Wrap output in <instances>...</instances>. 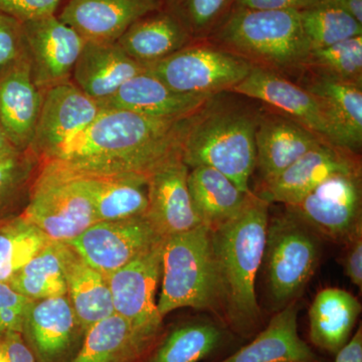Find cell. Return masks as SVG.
Listing matches in <instances>:
<instances>
[{"instance_id": "cell-1", "label": "cell", "mask_w": 362, "mask_h": 362, "mask_svg": "<svg viewBox=\"0 0 362 362\" xmlns=\"http://www.w3.org/2000/svg\"><path fill=\"white\" fill-rule=\"evenodd\" d=\"M185 119L165 120L121 109H102L89 127L45 162L75 173L148 178L164 163L181 156Z\"/></svg>"}, {"instance_id": "cell-2", "label": "cell", "mask_w": 362, "mask_h": 362, "mask_svg": "<svg viewBox=\"0 0 362 362\" xmlns=\"http://www.w3.org/2000/svg\"><path fill=\"white\" fill-rule=\"evenodd\" d=\"M270 202L249 194L242 209L211 230L220 315L240 337H251L261 327L256 277L265 251Z\"/></svg>"}, {"instance_id": "cell-3", "label": "cell", "mask_w": 362, "mask_h": 362, "mask_svg": "<svg viewBox=\"0 0 362 362\" xmlns=\"http://www.w3.org/2000/svg\"><path fill=\"white\" fill-rule=\"evenodd\" d=\"M232 92L207 98L183 121L181 159L188 168L209 166L246 194L256 169V131L263 108Z\"/></svg>"}, {"instance_id": "cell-4", "label": "cell", "mask_w": 362, "mask_h": 362, "mask_svg": "<svg viewBox=\"0 0 362 362\" xmlns=\"http://www.w3.org/2000/svg\"><path fill=\"white\" fill-rule=\"evenodd\" d=\"M252 66L299 77L312 51L299 11H259L235 4L206 39Z\"/></svg>"}, {"instance_id": "cell-5", "label": "cell", "mask_w": 362, "mask_h": 362, "mask_svg": "<svg viewBox=\"0 0 362 362\" xmlns=\"http://www.w3.org/2000/svg\"><path fill=\"white\" fill-rule=\"evenodd\" d=\"M185 307L220 314L211 230L204 225L164 239L157 308L164 318Z\"/></svg>"}, {"instance_id": "cell-6", "label": "cell", "mask_w": 362, "mask_h": 362, "mask_svg": "<svg viewBox=\"0 0 362 362\" xmlns=\"http://www.w3.org/2000/svg\"><path fill=\"white\" fill-rule=\"evenodd\" d=\"M319 239L289 211L269 218L263 259L276 310L295 302L313 277L320 261Z\"/></svg>"}, {"instance_id": "cell-7", "label": "cell", "mask_w": 362, "mask_h": 362, "mask_svg": "<svg viewBox=\"0 0 362 362\" xmlns=\"http://www.w3.org/2000/svg\"><path fill=\"white\" fill-rule=\"evenodd\" d=\"M21 214L52 242L64 244L97 223L92 202L78 178L51 162L40 163Z\"/></svg>"}, {"instance_id": "cell-8", "label": "cell", "mask_w": 362, "mask_h": 362, "mask_svg": "<svg viewBox=\"0 0 362 362\" xmlns=\"http://www.w3.org/2000/svg\"><path fill=\"white\" fill-rule=\"evenodd\" d=\"M246 59L207 40H194L145 71L182 94L211 97L230 92L252 70Z\"/></svg>"}, {"instance_id": "cell-9", "label": "cell", "mask_w": 362, "mask_h": 362, "mask_svg": "<svg viewBox=\"0 0 362 362\" xmlns=\"http://www.w3.org/2000/svg\"><path fill=\"white\" fill-rule=\"evenodd\" d=\"M285 207L319 238L346 245L362 230L361 168L329 176L301 201Z\"/></svg>"}, {"instance_id": "cell-10", "label": "cell", "mask_w": 362, "mask_h": 362, "mask_svg": "<svg viewBox=\"0 0 362 362\" xmlns=\"http://www.w3.org/2000/svg\"><path fill=\"white\" fill-rule=\"evenodd\" d=\"M146 216L97 221L66 243L88 265L108 279L114 272L163 240Z\"/></svg>"}, {"instance_id": "cell-11", "label": "cell", "mask_w": 362, "mask_h": 362, "mask_svg": "<svg viewBox=\"0 0 362 362\" xmlns=\"http://www.w3.org/2000/svg\"><path fill=\"white\" fill-rule=\"evenodd\" d=\"M163 243L164 240L107 279L115 314L153 337H158L163 321L156 302Z\"/></svg>"}, {"instance_id": "cell-12", "label": "cell", "mask_w": 362, "mask_h": 362, "mask_svg": "<svg viewBox=\"0 0 362 362\" xmlns=\"http://www.w3.org/2000/svg\"><path fill=\"white\" fill-rule=\"evenodd\" d=\"M101 111L100 105L71 81L52 86L42 92L30 151L40 163L49 160L65 143L89 127Z\"/></svg>"}, {"instance_id": "cell-13", "label": "cell", "mask_w": 362, "mask_h": 362, "mask_svg": "<svg viewBox=\"0 0 362 362\" xmlns=\"http://www.w3.org/2000/svg\"><path fill=\"white\" fill-rule=\"evenodd\" d=\"M33 82L42 92L71 81L85 40L57 14L21 23Z\"/></svg>"}, {"instance_id": "cell-14", "label": "cell", "mask_w": 362, "mask_h": 362, "mask_svg": "<svg viewBox=\"0 0 362 362\" xmlns=\"http://www.w3.org/2000/svg\"><path fill=\"white\" fill-rule=\"evenodd\" d=\"M21 333L37 362H71L85 337L66 295L32 300Z\"/></svg>"}, {"instance_id": "cell-15", "label": "cell", "mask_w": 362, "mask_h": 362, "mask_svg": "<svg viewBox=\"0 0 362 362\" xmlns=\"http://www.w3.org/2000/svg\"><path fill=\"white\" fill-rule=\"evenodd\" d=\"M230 92L268 105L315 133L324 141L335 145L327 117L317 97L280 74L252 66L247 77Z\"/></svg>"}, {"instance_id": "cell-16", "label": "cell", "mask_w": 362, "mask_h": 362, "mask_svg": "<svg viewBox=\"0 0 362 362\" xmlns=\"http://www.w3.org/2000/svg\"><path fill=\"white\" fill-rule=\"evenodd\" d=\"M42 101V92L33 82L30 58L23 49L0 71V126L18 151L30 148Z\"/></svg>"}, {"instance_id": "cell-17", "label": "cell", "mask_w": 362, "mask_h": 362, "mask_svg": "<svg viewBox=\"0 0 362 362\" xmlns=\"http://www.w3.org/2000/svg\"><path fill=\"white\" fill-rule=\"evenodd\" d=\"M188 173L189 168L177 156L147 178L148 206L145 216L163 239L202 225L188 192Z\"/></svg>"}, {"instance_id": "cell-18", "label": "cell", "mask_w": 362, "mask_h": 362, "mask_svg": "<svg viewBox=\"0 0 362 362\" xmlns=\"http://www.w3.org/2000/svg\"><path fill=\"white\" fill-rule=\"evenodd\" d=\"M361 168L358 154L323 142L297 159L276 180L264 185L259 195L269 202L291 206L329 176Z\"/></svg>"}, {"instance_id": "cell-19", "label": "cell", "mask_w": 362, "mask_h": 362, "mask_svg": "<svg viewBox=\"0 0 362 362\" xmlns=\"http://www.w3.org/2000/svg\"><path fill=\"white\" fill-rule=\"evenodd\" d=\"M162 6V0H66L59 20L85 42H116L138 18Z\"/></svg>"}, {"instance_id": "cell-20", "label": "cell", "mask_w": 362, "mask_h": 362, "mask_svg": "<svg viewBox=\"0 0 362 362\" xmlns=\"http://www.w3.org/2000/svg\"><path fill=\"white\" fill-rule=\"evenodd\" d=\"M323 142L322 138L289 117L263 110L256 131V168L263 185Z\"/></svg>"}, {"instance_id": "cell-21", "label": "cell", "mask_w": 362, "mask_h": 362, "mask_svg": "<svg viewBox=\"0 0 362 362\" xmlns=\"http://www.w3.org/2000/svg\"><path fill=\"white\" fill-rule=\"evenodd\" d=\"M144 71V66L131 59L117 42H85L71 81L101 104Z\"/></svg>"}, {"instance_id": "cell-22", "label": "cell", "mask_w": 362, "mask_h": 362, "mask_svg": "<svg viewBox=\"0 0 362 362\" xmlns=\"http://www.w3.org/2000/svg\"><path fill=\"white\" fill-rule=\"evenodd\" d=\"M207 98L176 92L144 71L99 105L102 109H121L152 118L181 120L192 115Z\"/></svg>"}, {"instance_id": "cell-23", "label": "cell", "mask_w": 362, "mask_h": 362, "mask_svg": "<svg viewBox=\"0 0 362 362\" xmlns=\"http://www.w3.org/2000/svg\"><path fill=\"white\" fill-rule=\"evenodd\" d=\"M192 42L180 21L161 6L138 18L116 42L145 68L168 58Z\"/></svg>"}, {"instance_id": "cell-24", "label": "cell", "mask_w": 362, "mask_h": 362, "mask_svg": "<svg viewBox=\"0 0 362 362\" xmlns=\"http://www.w3.org/2000/svg\"><path fill=\"white\" fill-rule=\"evenodd\" d=\"M295 302L278 310L246 346L220 362H321L298 334Z\"/></svg>"}, {"instance_id": "cell-25", "label": "cell", "mask_w": 362, "mask_h": 362, "mask_svg": "<svg viewBox=\"0 0 362 362\" xmlns=\"http://www.w3.org/2000/svg\"><path fill=\"white\" fill-rule=\"evenodd\" d=\"M68 171L78 178L89 197L97 221L127 220L146 214L148 189L144 176L84 175Z\"/></svg>"}, {"instance_id": "cell-26", "label": "cell", "mask_w": 362, "mask_h": 362, "mask_svg": "<svg viewBox=\"0 0 362 362\" xmlns=\"http://www.w3.org/2000/svg\"><path fill=\"white\" fill-rule=\"evenodd\" d=\"M304 88L320 102L334 144L358 154L362 146V86L311 75Z\"/></svg>"}, {"instance_id": "cell-27", "label": "cell", "mask_w": 362, "mask_h": 362, "mask_svg": "<svg viewBox=\"0 0 362 362\" xmlns=\"http://www.w3.org/2000/svg\"><path fill=\"white\" fill-rule=\"evenodd\" d=\"M66 296L84 333L113 314L108 280L65 244L63 252Z\"/></svg>"}, {"instance_id": "cell-28", "label": "cell", "mask_w": 362, "mask_h": 362, "mask_svg": "<svg viewBox=\"0 0 362 362\" xmlns=\"http://www.w3.org/2000/svg\"><path fill=\"white\" fill-rule=\"evenodd\" d=\"M361 312V305L351 293L340 288L323 289L309 309L312 344L335 356L351 338Z\"/></svg>"}, {"instance_id": "cell-29", "label": "cell", "mask_w": 362, "mask_h": 362, "mask_svg": "<svg viewBox=\"0 0 362 362\" xmlns=\"http://www.w3.org/2000/svg\"><path fill=\"white\" fill-rule=\"evenodd\" d=\"M157 337L138 330L113 314L90 328L71 362H137Z\"/></svg>"}, {"instance_id": "cell-30", "label": "cell", "mask_w": 362, "mask_h": 362, "mask_svg": "<svg viewBox=\"0 0 362 362\" xmlns=\"http://www.w3.org/2000/svg\"><path fill=\"white\" fill-rule=\"evenodd\" d=\"M187 187L197 218L202 225L211 230L239 213L250 194L242 192L230 178L209 166L189 169Z\"/></svg>"}, {"instance_id": "cell-31", "label": "cell", "mask_w": 362, "mask_h": 362, "mask_svg": "<svg viewBox=\"0 0 362 362\" xmlns=\"http://www.w3.org/2000/svg\"><path fill=\"white\" fill-rule=\"evenodd\" d=\"M228 339L221 326L207 320L183 323L170 331L146 362H199Z\"/></svg>"}, {"instance_id": "cell-32", "label": "cell", "mask_w": 362, "mask_h": 362, "mask_svg": "<svg viewBox=\"0 0 362 362\" xmlns=\"http://www.w3.org/2000/svg\"><path fill=\"white\" fill-rule=\"evenodd\" d=\"M52 240L21 214L0 221V282H11Z\"/></svg>"}, {"instance_id": "cell-33", "label": "cell", "mask_w": 362, "mask_h": 362, "mask_svg": "<svg viewBox=\"0 0 362 362\" xmlns=\"http://www.w3.org/2000/svg\"><path fill=\"white\" fill-rule=\"evenodd\" d=\"M64 243L52 242L30 259L8 285L30 300L66 296Z\"/></svg>"}, {"instance_id": "cell-34", "label": "cell", "mask_w": 362, "mask_h": 362, "mask_svg": "<svg viewBox=\"0 0 362 362\" xmlns=\"http://www.w3.org/2000/svg\"><path fill=\"white\" fill-rule=\"evenodd\" d=\"M299 14L312 49L329 47L362 35V23L326 0H319L313 6L299 11Z\"/></svg>"}, {"instance_id": "cell-35", "label": "cell", "mask_w": 362, "mask_h": 362, "mask_svg": "<svg viewBox=\"0 0 362 362\" xmlns=\"http://www.w3.org/2000/svg\"><path fill=\"white\" fill-rule=\"evenodd\" d=\"M306 73L362 86V35L312 49Z\"/></svg>"}, {"instance_id": "cell-36", "label": "cell", "mask_w": 362, "mask_h": 362, "mask_svg": "<svg viewBox=\"0 0 362 362\" xmlns=\"http://www.w3.org/2000/svg\"><path fill=\"white\" fill-rule=\"evenodd\" d=\"M40 161L30 150L0 160V221L16 214L28 202Z\"/></svg>"}, {"instance_id": "cell-37", "label": "cell", "mask_w": 362, "mask_h": 362, "mask_svg": "<svg viewBox=\"0 0 362 362\" xmlns=\"http://www.w3.org/2000/svg\"><path fill=\"white\" fill-rule=\"evenodd\" d=\"M237 0H162L194 40H206L230 13Z\"/></svg>"}, {"instance_id": "cell-38", "label": "cell", "mask_w": 362, "mask_h": 362, "mask_svg": "<svg viewBox=\"0 0 362 362\" xmlns=\"http://www.w3.org/2000/svg\"><path fill=\"white\" fill-rule=\"evenodd\" d=\"M32 300L0 282V338L11 331L21 332L26 309Z\"/></svg>"}, {"instance_id": "cell-39", "label": "cell", "mask_w": 362, "mask_h": 362, "mask_svg": "<svg viewBox=\"0 0 362 362\" xmlns=\"http://www.w3.org/2000/svg\"><path fill=\"white\" fill-rule=\"evenodd\" d=\"M64 0H0V11L20 23L57 14Z\"/></svg>"}, {"instance_id": "cell-40", "label": "cell", "mask_w": 362, "mask_h": 362, "mask_svg": "<svg viewBox=\"0 0 362 362\" xmlns=\"http://www.w3.org/2000/svg\"><path fill=\"white\" fill-rule=\"evenodd\" d=\"M21 23L0 11V71L23 52Z\"/></svg>"}, {"instance_id": "cell-41", "label": "cell", "mask_w": 362, "mask_h": 362, "mask_svg": "<svg viewBox=\"0 0 362 362\" xmlns=\"http://www.w3.org/2000/svg\"><path fill=\"white\" fill-rule=\"evenodd\" d=\"M343 267L350 282L362 288V230H358L346 245Z\"/></svg>"}, {"instance_id": "cell-42", "label": "cell", "mask_w": 362, "mask_h": 362, "mask_svg": "<svg viewBox=\"0 0 362 362\" xmlns=\"http://www.w3.org/2000/svg\"><path fill=\"white\" fill-rule=\"evenodd\" d=\"M6 362H37L32 350L26 344L21 332L11 331L0 338Z\"/></svg>"}, {"instance_id": "cell-43", "label": "cell", "mask_w": 362, "mask_h": 362, "mask_svg": "<svg viewBox=\"0 0 362 362\" xmlns=\"http://www.w3.org/2000/svg\"><path fill=\"white\" fill-rule=\"evenodd\" d=\"M318 1L319 0H237L235 4L259 11H301Z\"/></svg>"}, {"instance_id": "cell-44", "label": "cell", "mask_w": 362, "mask_h": 362, "mask_svg": "<svg viewBox=\"0 0 362 362\" xmlns=\"http://www.w3.org/2000/svg\"><path fill=\"white\" fill-rule=\"evenodd\" d=\"M335 356V362H362L361 326Z\"/></svg>"}, {"instance_id": "cell-45", "label": "cell", "mask_w": 362, "mask_h": 362, "mask_svg": "<svg viewBox=\"0 0 362 362\" xmlns=\"http://www.w3.org/2000/svg\"><path fill=\"white\" fill-rule=\"evenodd\" d=\"M326 1L340 7L362 23V0H326Z\"/></svg>"}, {"instance_id": "cell-46", "label": "cell", "mask_w": 362, "mask_h": 362, "mask_svg": "<svg viewBox=\"0 0 362 362\" xmlns=\"http://www.w3.org/2000/svg\"><path fill=\"white\" fill-rule=\"evenodd\" d=\"M18 152L21 151H18V150L13 146V143L11 142L6 132H4L1 126H0V160L13 156V154L18 153Z\"/></svg>"}, {"instance_id": "cell-47", "label": "cell", "mask_w": 362, "mask_h": 362, "mask_svg": "<svg viewBox=\"0 0 362 362\" xmlns=\"http://www.w3.org/2000/svg\"><path fill=\"white\" fill-rule=\"evenodd\" d=\"M0 362H6V356H4V350H2L1 346H0Z\"/></svg>"}]
</instances>
